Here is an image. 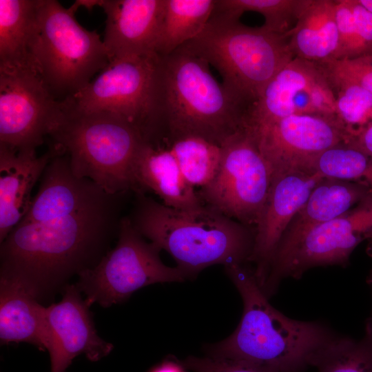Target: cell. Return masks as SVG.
<instances>
[{"label": "cell", "mask_w": 372, "mask_h": 372, "mask_svg": "<svg viewBox=\"0 0 372 372\" xmlns=\"http://www.w3.org/2000/svg\"><path fill=\"white\" fill-rule=\"evenodd\" d=\"M114 195L88 178L76 176L68 157L59 149L45 167L38 192L19 223H38L73 214L104 203Z\"/></svg>", "instance_id": "2e32d148"}, {"label": "cell", "mask_w": 372, "mask_h": 372, "mask_svg": "<svg viewBox=\"0 0 372 372\" xmlns=\"http://www.w3.org/2000/svg\"><path fill=\"white\" fill-rule=\"evenodd\" d=\"M295 57L320 63L333 60L339 37L335 0H305L296 25L286 33Z\"/></svg>", "instance_id": "7402d4cb"}, {"label": "cell", "mask_w": 372, "mask_h": 372, "mask_svg": "<svg viewBox=\"0 0 372 372\" xmlns=\"http://www.w3.org/2000/svg\"><path fill=\"white\" fill-rule=\"evenodd\" d=\"M164 0H102L110 61L156 54Z\"/></svg>", "instance_id": "e0dca14e"}, {"label": "cell", "mask_w": 372, "mask_h": 372, "mask_svg": "<svg viewBox=\"0 0 372 372\" xmlns=\"http://www.w3.org/2000/svg\"><path fill=\"white\" fill-rule=\"evenodd\" d=\"M133 192H152L164 205L180 209L192 210L203 204L184 177L169 149L161 143L143 140L132 167Z\"/></svg>", "instance_id": "ac0fdd59"}, {"label": "cell", "mask_w": 372, "mask_h": 372, "mask_svg": "<svg viewBox=\"0 0 372 372\" xmlns=\"http://www.w3.org/2000/svg\"><path fill=\"white\" fill-rule=\"evenodd\" d=\"M305 0H216L211 17L239 21L247 11L258 12L265 18L262 26L279 33L289 30L291 21L297 19Z\"/></svg>", "instance_id": "f1b7e54d"}, {"label": "cell", "mask_w": 372, "mask_h": 372, "mask_svg": "<svg viewBox=\"0 0 372 372\" xmlns=\"http://www.w3.org/2000/svg\"><path fill=\"white\" fill-rule=\"evenodd\" d=\"M115 247L93 268L80 273L76 285L90 307H110L126 300L136 290L158 282H181L188 278L178 267L165 265L161 251L147 242L128 216H123Z\"/></svg>", "instance_id": "9c48e42d"}, {"label": "cell", "mask_w": 372, "mask_h": 372, "mask_svg": "<svg viewBox=\"0 0 372 372\" xmlns=\"http://www.w3.org/2000/svg\"><path fill=\"white\" fill-rule=\"evenodd\" d=\"M68 108L105 111L136 127L145 140H154L159 122V55L113 60L73 96Z\"/></svg>", "instance_id": "ba28073f"}, {"label": "cell", "mask_w": 372, "mask_h": 372, "mask_svg": "<svg viewBox=\"0 0 372 372\" xmlns=\"http://www.w3.org/2000/svg\"><path fill=\"white\" fill-rule=\"evenodd\" d=\"M349 143L372 158V123L351 138Z\"/></svg>", "instance_id": "836d02e7"}, {"label": "cell", "mask_w": 372, "mask_h": 372, "mask_svg": "<svg viewBox=\"0 0 372 372\" xmlns=\"http://www.w3.org/2000/svg\"><path fill=\"white\" fill-rule=\"evenodd\" d=\"M311 366L318 372H372L371 317L360 339L338 335L316 353Z\"/></svg>", "instance_id": "484cf974"}, {"label": "cell", "mask_w": 372, "mask_h": 372, "mask_svg": "<svg viewBox=\"0 0 372 372\" xmlns=\"http://www.w3.org/2000/svg\"><path fill=\"white\" fill-rule=\"evenodd\" d=\"M304 168L323 177L361 183L372 187V158L349 142L328 148Z\"/></svg>", "instance_id": "83f0119b"}, {"label": "cell", "mask_w": 372, "mask_h": 372, "mask_svg": "<svg viewBox=\"0 0 372 372\" xmlns=\"http://www.w3.org/2000/svg\"><path fill=\"white\" fill-rule=\"evenodd\" d=\"M371 196L372 187L366 184L323 177L292 219L280 242L345 214Z\"/></svg>", "instance_id": "603a6c76"}, {"label": "cell", "mask_w": 372, "mask_h": 372, "mask_svg": "<svg viewBox=\"0 0 372 372\" xmlns=\"http://www.w3.org/2000/svg\"><path fill=\"white\" fill-rule=\"evenodd\" d=\"M216 0H164L156 52L165 56L198 37L207 26Z\"/></svg>", "instance_id": "d4e9b609"}, {"label": "cell", "mask_w": 372, "mask_h": 372, "mask_svg": "<svg viewBox=\"0 0 372 372\" xmlns=\"http://www.w3.org/2000/svg\"><path fill=\"white\" fill-rule=\"evenodd\" d=\"M369 282L372 286V271L371 272L369 277Z\"/></svg>", "instance_id": "74e56055"}, {"label": "cell", "mask_w": 372, "mask_h": 372, "mask_svg": "<svg viewBox=\"0 0 372 372\" xmlns=\"http://www.w3.org/2000/svg\"><path fill=\"white\" fill-rule=\"evenodd\" d=\"M127 194L68 216L19 223L1 243L0 276L18 280L39 301L65 288L110 250Z\"/></svg>", "instance_id": "6da1fadb"}, {"label": "cell", "mask_w": 372, "mask_h": 372, "mask_svg": "<svg viewBox=\"0 0 372 372\" xmlns=\"http://www.w3.org/2000/svg\"><path fill=\"white\" fill-rule=\"evenodd\" d=\"M243 301L241 320L225 340L209 347V356L242 361L277 372H300L338 335L320 321L290 318L274 308L254 268L225 266Z\"/></svg>", "instance_id": "7a4b0ae2"}, {"label": "cell", "mask_w": 372, "mask_h": 372, "mask_svg": "<svg viewBox=\"0 0 372 372\" xmlns=\"http://www.w3.org/2000/svg\"><path fill=\"white\" fill-rule=\"evenodd\" d=\"M327 71L353 81L372 94V55L319 63Z\"/></svg>", "instance_id": "4dcf8cb0"}, {"label": "cell", "mask_w": 372, "mask_h": 372, "mask_svg": "<svg viewBox=\"0 0 372 372\" xmlns=\"http://www.w3.org/2000/svg\"><path fill=\"white\" fill-rule=\"evenodd\" d=\"M49 136L68 157L76 176L91 180L111 194L133 192L132 163L144 138L121 116L63 104L62 117Z\"/></svg>", "instance_id": "5b68a950"}, {"label": "cell", "mask_w": 372, "mask_h": 372, "mask_svg": "<svg viewBox=\"0 0 372 372\" xmlns=\"http://www.w3.org/2000/svg\"><path fill=\"white\" fill-rule=\"evenodd\" d=\"M193 372H277L272 369L247 362L227 358L190 356L183 362Z\"/></svg>", "instance_id": "1f68e13d"}, {"label": "cell", "mask_w": 372, "mask_h": 372, "mask_svg": "<svg viewBox=\"0 0 372 372\" xmlns=\"http://www.w3.org/2000/svg\"><path fill=\"white\" fill-rule=\"evenodd\" d=\"M371 242H372V240H371Z\"/></svg>", "instance_id": "ab89813d"}, {"label": "cell", "mask_w": 372, "mask_h": 372, "mask_svg": "<svg viewBox=\"0 0 372 372\" xmlns=\"http://www.w3.org/2000/svg\"><path fill=\"white\" fill-rule=\"evenodd\" d=\"M247 106L182 45L159 56V140L199 137L221 145L243 127Z\"/></svg>", "instance_id": "3957f363"}, {"label": "cell", "mask_w": 372, "mask_h": 372, "mask_svg": "<svg viewBox=\"0 0 372 372\" xmlns=\"http://www.w3.org/2000/svg\"><path fill=\"white\" fill-rule=\"evenodd\" d=\"M371 320H372V316L371 317Z\"/></svg>", "instance_id": "f35d334b"}, {"label": "cell", "mask_w": 372, "mask_h": 372, "mask_svg": "<svg viewBox=\"0 0 372 372\" xmlns=\"http://www.w3.org/2000/svg\"><path fill=\"white\" fill-rule=\"evenodd\" d=\"M286 34L239 21L210 18L203 31L185 45L214 66L222 83L247 107L270 80L295 56Z\"/></svg>", "instance_id": "8992f818"}, {"label": "cell", "mask_w": 372, "mask_h": 372, "mask_svg": "<svg viewBox=\"0 0 372 372\" xmlns=\"http://www.w3.org/2000/svg\"><path fill=\"white\" fill-rule=\"evenodd\" d=\"M152 372H184V371L176 363L167 362L162 364Z\"/></svg>", "instance_id": "e575fe53"}, {"label": "cell", "mask_w": 372, "mask_h": 372, "mask_svg": "<svg viewBox=\"0 0 372 372\" xmlns=\"http://www.w3.org/2000/svg\"><path fill=\"white\" fill-rule=\"evenodd\" d=\"M324 76L319 63L294 57L270 80L247 111L244 127L252 129L294 114L297 98Z\"/></svg>", "instance_id": "ffe728a7"}, {"label": "cell", "mask_w": 372, "mask_h": 372, "mask_svg": "<svg viewBox=\"0 0 372 372\" xmlns=\"http://www.w3.org/2000/svg\"><path fill=\"white\" fill-rule=\"evenodd\" d=\"M366 240H372V196L345 214L280 242L261 289L269 298L284 279H299L317 267L346 266Z\"/></svg>", "instance_id": "30bf717a"}, {"label": "cell", "mask_w": 372, "mask_h": 372, "mask_svg": "<svg viewBox=\"0 0 372 372\" xmlns=\"http://www.w3.org/2000/svg\"><path fill=\"white\" fill-rule=\"evenodd\" d=\"M358 1L364 8L372 13V0H358Z\"/></svg>", "instance_id": "8d00e7d4"}, {"label": "cell", "mask_w": 372, "mask_h": 372, "mask_svg": "<svg viewBox=\"0 0 372 372\" xmlns=\"http://www.w3.org/2000/svg\"><path fill=\"white\" fill-rule=\"evenodd\" d=\"M323 176L306 168L273 174L269 194L255 228L254 245L249 262L260 287L265 282L278 246L292 219Z\"/></svg>", "instance_id": "5bb4252c"}, {"label": "cell", "mask_w": 372, "mask_h": 372, "mask_svg": "<svg viewBox=\"0 0 372 372\" xmlns=\"http://www.w3.org/2000/svg\"><path fill=\"white\" fill-rule=\"evenodd\" d=\"M101 2L102 0H77L75 1L78 7L83 6L89 10L96 6H100Z\"/></svg>", "instance_id": "d590c367"}, {"label": "cell", "mask_w": 372, "mask_h": 372, "mask_svg": "<svg viewBox=\"0 0 372 372\" xmlns=\"http://www.w3.org/2000/svg\"><path fill=\"white\" fill-rule=\"evenodd\" d=\"M322 68L334 94L335 115L351 138L372 123V94L359 84Z\"/></svg>", "instance_id": "f546056e"}, {"label": "cell", "mask_w": 372, "mask_h": 372, "mask_svg": "<svg viewBox=\"0 0 372 372\" xmlns=\"http://www.w3.org/2000/svg\"><path fill=\"white\" fill-rule=\"evenodd\" d=\"M39 0H0V67H31Z\"/></svg>", "instance_id": "cb8c5ba5"}, {"label": "cell", "mask_w": 372, "mask_h": 372, "mask_svg": "<svg viewBox=\"0 0 372 372\" xmlns=\"http://www.w3.org/2000/svg\"><path fill=\"white\" fill-rule=\"evenodd\" d=\"M355 16L354 44L352 58L372 55V13L353 0Z\"/></svg>", "instance_id": "d6a6232c"}, {"label": "cell", "mask_w": 372, "mask_h": 372, "mask_svg": "<svg viewBox=\"0 0 372 372\" xmlns=\"http://www.w3.org/2000/svg\"><path fill=\"white\" fill-rule=\"evenodd\" d=\"M128 216L139 233L169 253L189 277L211 265L249 262L255 229L206 206L185 210L135 193Z\"/></svg>", "instance_id": "277c9868"}, {"label": "cell", "mask_w": 372, "mask_h": 372, "mask_svg": "<svg viewBox=\"0 0 372 372\" xmlns=\"http://www.w3.org/2000/svg\"><path fill=\"white\" fill-rule=\"evenodd\" d=\"M245 128L254 138L273 174L304 168L324 150L351 139L337 117L323 115L293 114L255 128Z\"/></svg>", "instance_id": "4fadbf2b"}, {"label": "cell", "mask_w": 372, "mask_h": 372, "mask_svg": "<svg viewBox=\"0 0 372 372\" xmlns=\"http://www.w3.org/2000/svg\"><path fill=\"white\" fill-rule=\"evenodd\" d=\"M163 144L172 152L182 174L192 186L202 189L214 178L221 161L220 145L193 136Z\"/></svg>", "instance_id": "4316f807"}, {"label": "cell", "mask_w": 372, "mask_h": 372, "mask_svg": "<svg viewBox=\"0 0 372 372\" xmlns=\"http://www.w3.org/2000/svg\"><path fill=\"white\" fill-rule=\"evenodd\" d=\"M63 115V103L31 67H0V145L36 153Z\"/></svg>", "instance_id": "7c38bea8"}, {"label": "cell", "mask_w": 372, "mask_h": 372, "mask_svg": "<svg viewBox=\"0 0 372 372\" xmlns=\"http://www.w3.org/2000/svg\"><path fill=\"white\" fill-rule=\"evenodd\" d=\"M45 307L18 280L0 276L1 344L27 342L40 351L48 346Z\"/></svg>", "instance_id": "44dd1931"}, {"label": "cell", "mask_w": 372, "mask_h": 372, "mask_svg": "<svg viewBox=\"0 0 372 372\" xmlns=\"http://www.w3.org/2000/svg\"><path fill=\"white\" fill-rule=\"evenodd\" d=\"M59 149L53 144L41 156L0 145V243L26 214L32 189Z\"/></svg>", "instance_id": "d6986e66"}, {"label": "cell", "mask_w": 372, "mask_h": 372, "mask_svg": "<svg viewBox=\"0 0 372 372\" xmlns=\"http://www.w3.org/2000/svg\"><path fill=\"white\" fill-rule=\"evenodd\" d=\"M220 147L217 174L198 196L204 205L255 229L270 189L271 169L245 127Z\"/></svg>", "instance_id": "8fae6325"}, {"label": "cell", "mask_w": 372, "mask_h": 372, "mask_svg": "<svg viewBox=\"0 0 372 372\" xmlns=\"http://www.w3.org/2000/svg\"><path fill=\"white\" fill-rule=\"evenodd\" d=\"M78 8L75 2L65 8L58 1L39 0L30 64L60 102L84 88L110 62L100 35L76 21Z\"/></svg>", "instance_id": "52a82bcc"}, {"label": "cell", "mask_w": 372, "mask_h": 372, "mask_svg": "<svg viewBox=\"0 0 372 372\" xmlns=\"http://www.w3.org/2000/svg\"><path fill=\"white\" fill-rule=\"evenodd\" d=\"M63 289L62 300L45 311L51 372H65L80 354L96 362L113 349L112 344L97 334L90 307L82 298L78 287L68 285Z\"/></svg>", "instance_id": "9a60e30c"}]
</instances>
